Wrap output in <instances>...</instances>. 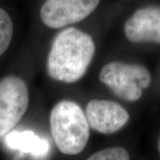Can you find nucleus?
<instances>
[{
    "mask_svg": "<svg viewBox=\"0 0 160 160\" xmlns=\"http://www.w3.org/2000/svg\"><path fill=\"white\" fill-rule=\"evenodd\" d=\"M87 160H130V156L126 149L113 147L98 151Z\"/></svg>",
    "mask_w": 160,
    "mask_h": 160,
    "instance_id": "9d476101",
    "label": "nucleus"
},
{
    "mask_svg": "<svg viewBox=\"0 0 160 160\" xmlns=\"http://www.w3.org/2000/svg\"><path fill=\"white\" fill-rule=\"evenodd\" d=\"M95 45L90 35L68 28L55 37L47 58V72L52 79L71 84L81 79L94 56Z\"/></svg>",
    "mask_w": 160,
    "mask_h": 160,
    "instance_id": "f257e3e1",
    "label": "nucleus"
},
{
    "mask_svg": "<svg viewBox=\"0 0 160 160\" xmlns=\"http://www.w3.org/2000/svg\"><path fill=\"white\" fill-rule=\"evenodd\" d=\"M88 125L103 134L114 133L129 120V113L120 104L106 100H92L87 103L85 112Z\"/></svg>",
    "mask_w": 160,
    "mask_h": 160,
    "instance_id": "423d86ee",
    "label": "nucleus"
},
{
    "mask_svg": "<svg viewBox=\"0 0 160 160\" xmlns=\"http://www.w3.org/2000/svg\"><path fill=\"white\" fill-rule=\"evenodd\" d=\"M50 127L57 148L65 155L79 154L90 137V126L85 112L71 101L59 102L52 108Z\"/></svg>",
    "mask_w": 160,
    "mask_h": 160,
    "instance_id": "f03ea898",
    "label": "nucleus"
},
{
    "mask_svg": "<svg viewBox=\"0 0 160 160\" xmlns=\"http://www.w3.org/2000/svg\"><path fill=\"white\" fill-rule=\"evenodd\" d=\"M8 148L30 154L34 158H45L49 151V143L32 131H14L6 135Z\"/></svg>",
    "mask_w": 160,
    "mask_h": 160,
    "instance_id": "6e6552de",
    "label": "nucleus"
},
{
    "mask_svg": "<svg viewBox=\"0 0 160 160\" xmlns=\"http://www.w3.org/2000/svg\"><path fill=\"white\" fill-rule=\"evenodd\" d=\"M13 32L11 17L4 9L0 8V56L10 46Z\"/></svg>",
    "mask_w": 160,
    "mask_h": 160,
    "instance_id": "1a4fd4ad",
    "label": "nucleus"
},
{
    "mask_svg": "<svg viewBox=\"0 0 160 160\" xmlns=\"http://www.w3.org/2000/svg\"><path fill=\"white\" fill-rule=\"evenodd\" d=\"M100 0H46L40 17L52 29H60L86 19L96 9Z\"/></svg>",
    "mask_w": 160,
    "mask_h": 160,
    "instance_id": "39448f33",
    "label": "nucleus"
},
{
    "mask_svg": "<svg viewBox=\"0 0 160 160\" xmlns=\"http://www.w3.org/2000/svg\"><path fill=\"white\" fill-rule=\"evenodd\" d=\"M158 151H159V153H160V136H159V139H158Z\"/></svg>",
    "mask_w": 160,
    "mask_h": 160,
    "instance_id": "9b49d317",
    "label": "nucleus"
},
{
    "mask_svg": "<svg viewBox=\"0 0 160 160\" xmlns=\"http://www.w3.org/2000/svg\"><path fill=\"white\" fill-rule=\"evenodd\" d=\"M99 78L118 97L136 102L151 83V75L142 65L112 62L103 67Z\"/></svg>",
    "mask_w": 160,
    "mask_h": 160,
    "instance_id": "7ed1b4c3",
    "label": "nucleus"
},
{
    "mask_svg": "<svg viewBox=\"0 0 160 160\" xmlns=\"http://www.w3.org/2000/svg\"><path fill=\"white\" fill-rule=\"evenodd\" d=\"M124 30L126 38L132 43L160 44V6H145L137 10L126 21Z\"/></svg>",
    "mask_w": 160,
    "mask_h": 160,
    "instance_id": "0eeeda50",
    "label": "nucleus"
},
{
    "mask_svg": "<svg viewBox=\"0 0 160 160\" xmlns=\"http://www.w3.org/2000/svg\"><path fill=\"white\" fill-rule=\"evenodd\" d=\"M29 101L28 87L21 78L8 76L0 80V140L22 118Z\"/></svg>",
    "mask_w": 160,
    "mask_h": 160,
    "instance_id": "20e7f679",
    "label": "nucleus"
}]
</instances>
